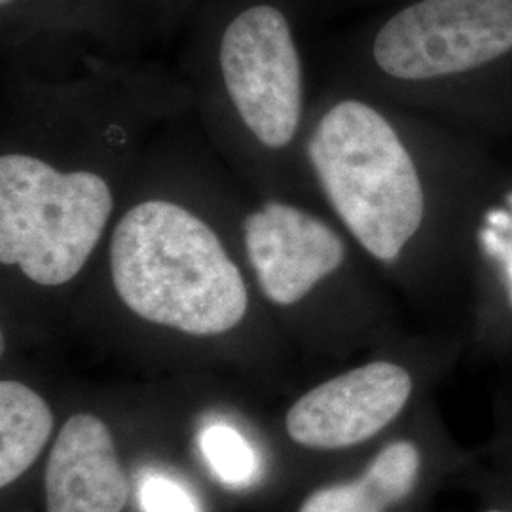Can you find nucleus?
Listing matches in <instances>:
<instances>
[{"label": "nucleus", "mask_w": 512, "mask_h": 512, "mask_svg": "<svg viewBox=\"0 0 512 512\" xmlns=\"http://www.w3.org/2000/svg\"><path fill=\"white\" fill-rule=\"evenodd\" d=\"M194 114L184 78L116 57L2 69V344L69 319L152 141Z\"/></svg>", "instance_id": "nucleus-1"}, {"label": "nucleus", "mask_w": 512, "mask_h": 512, "mask_svg": "<svg viewBox=\"0 0 512 512\" xmlns=\"http://www.w3.org/2000/svg\"><path fill=\"white\" fill-rule=\"evenodd\" d=\"M184 122L152 141L69 319L145 361L274 370L289 342L239 251L234 173Z\"/></svg>", "instance_id": "nucleus-2"}, {"label": "nucleus", "mask_w": 512, "mask_h": 512, "mask_svg": "<svg viewBox=\"0 0 512 512\" xmlns=\"http://www.w3.org/2000/svg\"><path fill=\"white\" fill-rule=\"evenodd\" d=\"M304 162L323 209L410 293L463 260L495 190L461 131L334 80L315 93Z\"/></svg>", "instance_id": "nucleus-3"}, {"label": "nucleus", "mask_w": 512, "mask_h": 512, "mask_svg": "<svg viewBox=\"0 0 512 512\" xmlns=\"http://www.w3.org/2000/svg\"><path fill=\"white\" fill-rule=\"evenodd\" d=\"M213 23L184 69L203 139L256 194L321 205L304 162L315 93L291 14L245 0Z\"/></svg>", "instance_id": "nucleus-4"}, {"label": "nucleus", "mask_w": 512, "mask_h": 512, "mask_svg": "<svg viewBox=\"0 0 512 512\" xmlns=\"http://www.w3.org/2000/svg\"><path fill=\"white\" fill-rule=\"evenodd\" d=\"M458 131L512 128V0H412L332 78Z\"/></svg>", "instance_id": "nucleus-5"}, {"label": "nucleus", "mask_w": 512, "mask_h": 512, "mask_svg": "<svg viewBox=\"0 0 512 512\" xmlns=\"http://www.w3.org/2000/svg\"><path fill=\"white\" fill-rule=\"evenodd\" d=\"M239 251L285 340L334 353L378 332L374 268L317 203L262 196L234 175Z\"/></svg>", "instance_id": "nucleus-6"}, {"label": "nucleus", "mask_w": 512, "mask_h": 512, "mask_svg": "<svg viewBox=\"0 0 512 512\" xmlns=\"http://www.w3.org/2000/svg\"><path fill=\"white\" fill-rule=\"evenodd\" d=\"M408 359L378 355L308 387L289 404L283 431L308 452H346L382 435L416 393Z\"/></svg>", "instance_id": "nucleus-7"}, {"label": "nucleus", "mask_w": 512, "mask_h": 512, "mask_svg": "<svg viewBox=\"0 0 512 512\" xmlns=\"http://www.w3.org/2000/svg\"><path fill=\"white\" fill-rule=\"evenodd\" d=\"M128 467L109 421L76 410L59 425L42 471L44 512H128Z\"/></svg>", "instance_id": "nucleus-8"}, {"label": "nucleus", "mask_w": 512, "mask_h": 512, "mask_svg": "<svg viewBox=\"0 0 512 512\" xmlns=\"http://www.w3.org/2000/svg\"><path fill=\"white\" fill-rule=\"evenodd\" d=\"M421 471L423 454L418 442L391 440L359 475L313 488L296 512H391L418 490Z\"/></svg>", "instance_id": "nucleus-9"}, {"label": "nucleus", "mask_w": 512, "mask_h": 512, "mask_svg": "<svg viewBox=\"0 0 512 512\" xmlns=\"http://www.w3.org/2000/svg\"><path fill=\"white\" fill-rule=\"evenodd\" d=\"M50 401L16 374L0 380V488H14L48 454L57 435Z\"/></svg>", "instance_id": "nucleus-10"}, {"label": "nucleus", "mask_w": 512, "mask_h": 512, "mask_svg": "<svg viewBox=\"0 0 512 512\" xmlns=\"http://www.w3.org/2000/svg\"><path fill=\"white\" fill-rule=\"evenodd\" d=\"M203 456L222 482L247 484L256 471L251 444L226 423L209 425L202 437Z\"/></svg>", "instance_id": "nucleus-11"}, {"label": "nucleus", "mask_w": 512, "mask_h": 512, "mask_svg": "<svg viewBox=\"0 0 512 512\" xmlns=\"http://www.w3.org/2000/svg\"><path fill=\"white\" fill-rule=\"evenodd\" d=\"M139 495L145 512H196V505L183 486L165 476H148Z\"/></svg>", "instance_id": "nucleus-12"}, {"label": "nucleus", "mask_w": 512, "mask_h": 512, "mask_svg": "<svg viewBox=\"0 0 512 512\" xmlns=\"http://www.w3.org/2000/svg\"><path fill=\"white\" fill-rule=\"evenodd\" d=\"M16 0H0V8L4 10V8H8V6H12Z\"/></svg>", "instance_id": "nucleus-13"}, {"label": "nucleus", "mask_w": 512, "mask_h": 512, "mask_svg": "<svg viewBox=\"0 0 512 512\" xmlns=\"http://www.w3.org/2000/svg\"><path fill=\"white\" fill-rule=\"evenodd\" d=\"M486 512H507V511H503V509H488V511Z\"/></svg>", "instance_id": "nucleus-14"}]
</instances>
